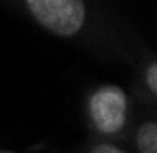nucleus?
I'll return each instance as SVG.
<instances>
[{
  "label": "nucleus",
  "instance_id": "obj_1",
  "mask_svg": "<svg viewBox=\"0 0 157 153\" xmlns=\"http://www.w3.org/2000/svg\"><path fill=\"white\" fill-rule=\"evenodd\" d=\"M9 11L102 62L130 66L147 47L138 30L100 0H11Z\"/></svg>",
  "mask_w": 157,
  "mask_h": 153
},
{
  "label": "nucleus",
  "instance_id": "obj_2",
  "mask_svg": "<svg viewBox=\"0 0 157 153\" xmlns=\"http://www.w3.org/2000/svg\"><path fill=\"white\" fill-rule=\"evenodd\" d=\"M136 108L138 106L132 98L130 87L113 81L89 85L81 102L87 138L123 143Z\"/></svg>",
  "mask_w": 157,
  "mask_h": 153
},
{
  "label": "nucleus",
  "instance_id": "obj_3",
  "mask_svg": "<svg viewBox=\"0 0 157 153\" xmlns=\"http://www.w3.org/2000/svg\"><path fill=\"white\" fill-rule=\"evenodd\" d=\"M130 94L136 106L157 108V55L149 45L130 64Z\"/></svg>",
  "mask_w": 157,
  "mask_h": 153
},
{
  "label": "nucleus",
  "instance_id": "obj_4",
  "mask_svg": "<svg viewBox=\"0 0 157 153\" xmlns=\"http://www.w3.org/2000/svg\"><path fill=\"white\" fill-rule=\"evenodd\" d=\"M123 145L132 153H157V108H136Z\"/></svg>",
  "mask_w": 157,
  "mask_h": 153
},
{
  "label": "nucleus",
  "instance_id": "obj_5",
  "mask_svg": "<svg viewBox=\"0 0 157 153\" xmlns=\"http://www.w3.org/2000/svg\"><path fill=\"white\" fill-rule=\"evenodd\" d=\"M70 153H132L123 143H113V140H96V138H85L78 143Z\"/></svg>",
  "mask_w": 157,
  "mask_h": 153
},
{
  "label": "nucleus",
  "instance_id": "obj_6",
  "mask_svg": "<svg viewBox=\"0 0 157 153\" xmlns=\"http://www.w3.org/2000/svg\"><path fill=\"white\" fill-rule=\"evenodd\" d=\"M0 4H2L4 9H11V0H0Z\"/></svg>",
  "mask_w": 157,
  "mask_h": 153
},
{
  "label": "nucleus",
  "instance_id": "obj_7",
  "mask_svg": "<svg viewBox=\"0 0 157 153\" xmlns=\"http://www.w3.org/2000/svg\"><path fill=\"white\" fill-rule=\"evenodd\" d=\"M0 153H19V151H13V149H4V147H0Z\"/></svg>",
  "mask_w": 157,
  "mask_h": 153
}]
</instances>
